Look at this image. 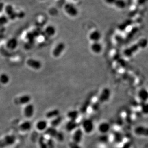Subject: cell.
<instances>
[{"instance_id": "21", "label": "cell", "mask_w": 148, "mask_h": 148, "mask_svg": "<svg viewBox=\"0 0 148 148\" xmlns=\"http://www.w3.org/2000/svg\"><path fill=\"white\" fill-rule=\"evenodd\" d=\"M32 127V124L31 122L29 121H26L20 124L19 128L21 131L26 132L29 131L31 130Z\"/></svg>"}, {"instance_id": "7", "label": "cell", "mask_w": 148, "mask_h": 148, "mask_svg": "<svg viewBox=\"0 0 148 148\" xmlns=\"http://www.w3.org/2000/svg\"><path fill=\"white\" fill-rule=\"evenodd\" d=\"M35 112V107L33 104L29 103L26 105L24 109V114L26 118L32 117Z\"/></svg>"}, {"instance_id": "39", "label": "cell", "mask_w": 148, "mask_h": 148, "mask_svg": "<svg viewBox=\"0 0 148 148\" xmlns=\"http://www.w3.org/2000/svg\"><path fill=\"white\" fill-rule=\"evenodd\" d=\"M116 0H106V3L109 4H114Z\"/></svg>"}, {"instance_id": "9", "label": "cell", "mask_w": 148, "mask_h": 148, "mask_svg": "<svg viewBox=\"0 0 148 148\" xmlns=\"http://www.w3.org/2000/svg\"><path fill=\"white\" fill-rule=\"evenodd\" d=\"M4 10L8 18L11 20H14L17 17V13L14 11V8L11 5H7L4 7Z\"/></svg>"}, {"instance_id": "14", "label": "cell", "mask_w": 148, "mask_h": 148, "mask_svg": "<svg viewBox=\"0 0 148 148\" xmlns=\"http://www.w3.org/2000/svg\"><path fill=\"white\" fill-rule=\"evenodd\" d=\"M91 49L93 53L99 54L103 50V46L99 42H95L91 44Z\"/></svg>"}, {"instance_id": "3", "label": "cell", "mask_w": 148, "mask_h": 148, "mask_svg": "<svg viewBox=\"0 0 148 148\" xmlns=\"http://www.w3.org/2000/svg\"><path fill=\"white\" fill-rule=\"evenodd\" d=\"M82 125L85 132L87 134H90L94 130V123L90 119H84L82 123Z\"/></svg>"}, {"instance_id": "23", "label": "cell", "mask_w": 148, "mask_h": 148, "mask_svg": "<svg viewBox=\"0 0 148 148\" xmlns=\"http://www.w3.org/2000/svg\"><path fill=\"white\" fill-rule=\"evenodd\" d=\"M79 115V112L76 110H71L67 112V116L69 120L76 121Z\"/></svg>"}, {"instance_id": "10", "label": "cell", "mask_w": 148, "mask_h": 148, "mask_svg": "<svg viewBox=\"0 0 148 148\" xmlns=\"http://www.w3.org/2000/svg\"><path fill=\"white\" fill-rule=\"evenodd\" d=\"M134 133L136 135L139 136L148 137V127L140 125L134 129Z\"/></svg>"}, {"instance_id": "22", "label": "cell", "mask_w": 148, "mask_h": 148, "mask_svg": "<svg viewBox=\"0 0 148 148\" xmlns=\"http://www.w3.org/2000/svg\"><path fill=\"white\" fill-rule=\"evenodd\" d=\"M45 132V134L49 136L51 138H55L58 133L59 131H57V130L55 127H48Z\"/></svg>"}, {"instance_id": "33", "label": "cell", "mask_w": 148, "mask_h": 148, "mask_svg": "<svg viewBox=\"0 0 148 148\" xmlns=\"http://www.w3.org/2000/svg\"><path fill=\"white\" fill-rule=\"evenodd\" d=\"M90 101H88L85 102L84 104H83L82 107H81V109H80L81 112H82L83 114H84V112H86V111H87L88 106L90 105Z\"/></svg>"}, {"instance_id": "38", "label": "cell", "mask_w": 148, "mask_h": 148, "mask_svg": "<svg viewBox=\"0 0 148 148\" xmlns=\"http://www.w3.org/2000/svg\"><path fill=\"white\" fill-rule=\"evenodd\" d=\"M25 16V13L23 12H19V13H17V17H18V18H23V17H24Z\"/></svg>"}, {"instance_id": "40", "label": "cell", "mask_w": 148, "mask_h": 148, "mask_svg": "<svg viewBox=\"0 0 148 148\" xmlns=\"http://www.w3.org/2000/svg\"><path fill=\"white\" fill-rule=\"evenodd\" d=\"M4 9V5L3 3L0 2V13L3 12Z\"/></svg>"}, {"instance_id": "12", "label": "cell", "mask_w": 148, "mask_h": 148, "mask_svg": "<svg viewBox=\"0 0 148 148\" xmlns=\"http://www.w3.org/2000/svg\"><path fill=\"white\" fill-rule=\"evenodd\" d=\"M83 132L81 129L78 128L75 130L73 135V141L74 143L79 144L82 140Z\"/></svg>"}, {"instance_id": "31", "label": "cell", "mask_w": 148, "mask_h": 148, "mask_svg": "<svg viewBox=\"0 0 148 148\" xmlns=\"http://www.w3.org/2000/svg\"><path fill=\"white\" fill-rule=\"evenodd\" d=\"M141 111L143 114L146 115L148 114V103L142 102L141 105Z\"/></svg>"}, {"instance_id": "5", "label": "cell", "mask_w": 148, "mask_h": 148, "mask_svg": "<svg viewBox=\"0 0 148 148\" xmlns=\"http://www.w3.org/2000/svg\"><path fill=\"white\" fill-rule=\"evenodd\" d=\"M32 98L30 95L25 94L17 97L14 100V103L17 105H27L30 103Z\"/></svg>"}, {"instance_id": "1", "label": "cell", "mask_w": 148, "mask_h": 148, "mask_svg": "<svg viewBox=\"0 0 148 148\" xmlns=\"http://www.w3.org/2000/svg\"><path fill=\"white\" fill-rule=\"evenodd\" d=\"M148 45V40L146 39H143L140 40L138 43L133 45L129 48L127 49L124 51V54L127 57H130L133 54L140 48H144Z\"/></svg>"}, {"instance_id": "35", "label": "cell", "mask_w": 148, "mask_h": 148, "mask_svg": "<svg viewBox=\"0 0 148 148\" xmlns=\"http://www.w3.org/2000/svg\"><path fill=\"white\" fill-rule=\"evenodd\" d=\"M100 104L101 103L97 101L96 103H94L92 106V110L94 111H97L100 109Z\"/></svg>"}, {"instance_id": "26", "label": "cell", "mask_w": 148, "mask_h": 148, "mask_svg": "<svg viewBox=\"0 0 148 148\" xmlns=\"http://www.w3.org/2000/svg\"><path fill=\"white\" fill-rule=\"evenodd\" d=\"M63 120V118L60 115L56 117V118H53L51 122V127H56L60 125Z\"/></svg>"}, {"instance_id": "20", "label": "cell", "mask_w": 148, "mask_h": 148, "mask_svg": "<svg viewBox=\"0 0 148 148\" xmlns=\"http://www.w3.org/2000/svg\"><path fill=\"white\" fill-rule=\"evenodd\" d=\"M60 111L58 109H55L50 110L46 114V117L48 119H53L60 115Z\"/></svg>"}, {"instance_id": "18", "label": "cell", "mask_w": 148, "mask_h": 148, "mask_svg": "<svg viewBox=\"0 0 148 148\" xmlns=\"http://www.w3.org/2000/svg\"><path fill=\"white\" fill-rule=\"evenodd\" d=\"M101 37V33L98 30H95L90 34V40H91V41H93V42H99Z\"/></svg>"}, {"instance_id": "24", "label": "cell", "mask_w": 148, "mask_h": 148, "mask_svg": "<svg viewBox=\"0 0 148 148\" xmlns=\"http://www.w3.org/2000/svg\"><path fill=\"white\" fill-rule=\"evenodd\" d=\"M10 79V77L8 74L4 73L0 74V83L1 84L6 85L8 84Z\"/></svg>"}, {"instance_id": "28", "label": "cell", "mask_w": 148, "mask_h": 148, "mask_svg": "<svg viewBox=\"0 0 148 148\" xmlns=\"http://www.w3.org/2000/svg\"><path fill=\"white\" fill-rule=\"evenodd\" d=\"M109 140V138L108 136L107 135V134H101L98 138V141L103 144L107 143L108 142Z\"/></svg>"}, {"instance_id": "37", "label": "cell", "mask_w": 148, "mask_h": 148, "mask_svg": "<svg viewBox=\"0 0 148 148\" xmlns=\"http://www.w3.org/2000/svg\"><path fill=\"white\" fill-rule=\"evenodd\" d=\"M48 148H54V143L51 139H49L46 141Z\"/></svg>"}, {"instance_id": "27", "label": "cell", "mask_w": 148, "mask_h": 148, "mask_svg": "<svg viewBox=\"0 0 148 148\" xmlns=\"http://www.w3.org/2000/svg\"><path fill=\"white\" fill-rule=\"evenodd\" d=\"M45 32L48 36L51 37L56 34V29L53 26L50 25L47 26V27H46Z\"/></svg>"}, {"instance_id": "34", "label": "cell", "mask_w": 148, "mask_h": 148, "mask_svg": "<svg viewBox=\"0 0 148 148\" xmlns=\"http://www.w3.org/2000/svg\"><path fill=\"white\" fill-rule=\"evenodd\" d=\"M55 138L57 140V141H59V142H63L64 140V135L63 133L59 131L58 133Z\"/></svg>"}, {"instance_id": "8", "label": "cell", "mask_w": 148, "mask_h": 148, "mask_svg": "<svg viewBox=\"0 0 148 148\" xmlns=\"http://www.w3.org/2000/svg\"><path fill=\"white\" fill-rule=\"evenodd\" d=\"M27 64L29 67L35 70H39L42 67L41 62L34 59H29L27 61Z\"/></svg>"}, {"instance_id": "6", "label": "cell", "mask_w": 148, "mask_h": 148, "mask_svg": "<svg viewBox=\"0 0 148 148\" xmlns=\"http://www.w3.org/2000/svg\"><path fill=\"white\" fill-rule=\"evenodd\" d=\"M64 10L67 14L71 16H75L78 14V10L72 3H66L64 5Z\"/></svg>"}, {"instance_id": "36", "label": "cell", "mask_w": 148, "mask_h": 148, "mask_svg": "<svg viewBox=\"0 0 148 148\" xmlns=\"http://www.w3.org/2000/svg\"><path fill=\"white\" fill-rule=\"evenodd\" d=\"M69 148H81L79 144L74 143L73 141L69 143Z\"/></svg>"}, {"instance_id": "2", "label": "cell", "mask_w": 148, "mask_h": 148, "mask_svg": "<svg viewBox=\"0 0 148 148\" xmlns=\"http://www.w3.org/2000/svg\"><path fill=\"white\" fill-rule=\"evenodd\" d=\"M16 138L13 135L6 136L0 140V148H4L14 144Z\"/></svg>"}, {"instance_id": "16", "label": "cell", "mask_w": 148, "mask_h": 148, "mask_svg": "<svg viewBox=\"0 0 148 148\" xmlns=\"http://www.w3.org/2000/svg\"><path fill=\"white\" fill-rule=\"evenodd\" d=\"M138 97L142 102H146L148 100V91L145 88H142L138 91Z\"/></svg>"}, {"instance_id": "17", "label": "cell", "mask_w": 148, "mask_h": 148, "mask_svg": "<svg viewBox=\"0 0 148 148\" xmlns=\"http://www.w3.org/2000/svg\"><path fill=\"white\" fill-rule=\"evenodd\" d=\"M77 127L78 123L77 121L69 120L66 124V129L68 132H71L75 130Z\"/></svg>"}, {"instance_id": "13", "label": "cell", "mask_w": 148, "mask_h": 148, "mask_svg": "<svg viewBox=\"0 0 148 148\" xmlns=\"http://www.w3.org/2000/svg\"><path fill=\"white\" fill-rule=\"evenodd\" d=\"M111 129V126L108 123H101L98 126V130L101 134H107Z\"/></svg>"}, {"instance_id": "32", "label": "cell", "mask_w": 148, "mask_h": 148, "mask_svg": "<svg viewBox=\"0 0 148 148\" xmlns=\"http://www.w3.org/2000/svg\"><path fill=\"white\" fill-rule=\"evenodd\" d=\"M8 21V18L5 16H0V26H3L7 24Z\"/></svg>"}, {"instance_id": "15", "label": "cell", "mask_w": 148, "mask_h": 148, "mask_svg": "<svg viewBox=\"0 0 148 148\" xmlns=\"http://www.w3.org/2000/svg\"><path fill=\"white\" fill-rule=\"evenodd\" d=\"M18 46V41L15 38H11L7 41L6 47L11 50H14L17 48Z\"/></svg>"}, {"instance_id": "41", "label": "cell", "mask_w": 148, "mask_h": 148, "mask_svg": "<svg viewBox=\"0 0 148 148\" xmlns=\"http://www.w3.org/2000/svg\"><path fill=\"white\" fill-rule=\"evenodd\" d=\"M41 1H43V0H41Z\"/></svg>"}, {"instance_id": "11", "label": "cell", "mask_w": 148, "mask_h": 148, "mask_svg": "<svg viewBox=\"0 0 148 148\" xmlns=\"http://www.w3.org/2000/svg\"><path fill=\"white\" fill-rule=\"evenodd\" d=\"M65 47H66V45L64 43H59L53 50V56L54 57H59L65 49Z\"/></svg>"}, {"instance_id": "4", "label": "cell", "mask_w": 148, "mask_h": 148, "mask_svg": "<svg viewBox=\"0 0 148 148\" xmlns=\"http://www.w3.org/2000/svg\"><path fill=\"white\" fill-rule=\"evenodd\" d=\"M111 94V90L109 88H103L99 97L98 101L101 104L106 103L110 99Z\"/></svg>"}, {"instance_id": "25", "label": "cell", "mask_w": 148, "mask_h": 148, "mask_svg": "<svg viewBox=\"0 0 148 148\" xmlns=\"http://www.w3.org/2000/svg\"><path fill=\"white\" fill-rule=\"evenodd\" d=\"M124 137L122 134L119 132H115L114 134V143L119 144L122 142Z\"/></svg>"}, {"instance_id": "19", "label": "cell", "mask_w": 148, "mask_h": 148, "mask_svg": "<svg viewBox=\"0 0 148 148\" xmlns=\"http://www.w3.org/2000/svg\"><path fill=\"white\" fill-rule=\"evenodd\" d=\"M36 128L40 131H45L48 128V123L44 120H40L36 124Z\"/></svg>"}, {"instance_id": "29", "label": "cell", "mask_w": 148, "mask_h": 148, "mask_svg": "<svg viewBox=\"0 0 148 148\" xmlns=\"http://www.w3.org/2000/svg\"><path fill=\"white\" fill-rule=\"evenodd\" d=\"M114 5L118 8L123 9L125 7L126 4L123 0H116Z\"/></svg>"}, {"instance_id": "30", "label": "cell", "mask_w": 148, "mask_h": 148, "mask_svg": "<svg viewBox=\"0 0 148 148\" xmlns=\"http://www.w3.org/2000/svg\"><path fill=\"white\" fill-rule=\"evenodd\" d=\"M38 145L40 148H48L47 143L45 141V138H44V137H40L38 140Z\"/></svg>"}]
</instances>
